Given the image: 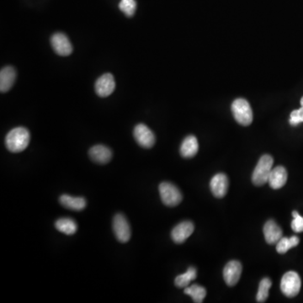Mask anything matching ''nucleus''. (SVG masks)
<instances>
[{
  "label": "nucleus",
  "instance_id": "5701e85b",
  "mask_svg": "<svg viewBox=\"0 0 303 303\" xmlns=\"http://www.w3.org/2000/svg\"><path fill=\"white\" fill-rule=\"evenodd\" d=\"M271 280L269 278H264L261 280L258 290L256 300L258 303H265L269 298V288L271 287Z\"/></svg>",
  "mask_w": 303,
  "mask_h": 303
},
{
  "label": "nucleus",
  "instance_id": "9b49d317",
  "mask_svg": "<svg viewBox=\"0 0 303 303\" xmlns=\"http://www.w3.org/2000/svg\"><path fill=\"white\" fill-rule=\"evenodd\" d=\"M194 229V224L191 222H182L172 230V239L176 243H184L193 233Z\"/></svg>",
  "mask_w": 303,
  "mask_h": 303
},
{
  "label": "nucleus",
  "instance_id": "1a4fd4ad",
  "mask_svg": "<svg viewBox=\"0 0 303 303\" xmlns=\"http://www.w3.org/2000/svg\"><path fill=\"white\" fill-rule=\"evenodd\" d=\"M115 88V81L113 75L106 74L100 76L95 83V91L100 97H107L112 95Z\"/></svg>",
  "mask_w": 303,
  "mask_h": 303
},
{
  "label": "nucleus",
  "instance_id": "4be33fe9",
  "mask_svg": "<svg viewBox=\"0 0 303 303\" xmlns=\"http://www.w3.org/2000/svg\"><path fill=\"white\" fill-rule=\"evenodd\" d=\"M185 293L191 297L194 303H201L206 298V290L199 285H192L185 288Z\"/></svg>",
  "mask_w": 303,
  "mask_h": 303
},
{
  "label": "nucleus",
  "instance_id": "b1692460",
  "mask_svg": "<svg viewBox=\"0 0 303 303\" xmlns=\"http://www.w3.org/2000/svg\"><path fill=\"white\" fill-rule=\"evenodd\" d=\"M119 8L126 16L132 17L137 9V3L135 0H121L119 3Z\"/></svg>",
  "mask_w": 303,
  "mask_h": 303
},
{
  "label": "nucleus",
  "instance_id": "dca6fc26",
  "mask_svg": "<svg viewBox=\"0 0 303 303\" xmlns=\"http://www.w3.org/2000/svg\"><path fill=\"white\" fill-rule=\"evenodd\" d=\"M16 78V71L12 67H5L0 73V90L2 93L11 89Z\"/></svg>",
  "mask_w": 303,
  "mask_h": 303
},
{
  "label": "nucleus",
  "instance_id": "7ed1b4c3",
  "mask_svg": "<svg viewBox=\"0 0 303 303\" xmlns=\"http://www.w3.org/2000/svg\"><path fill=\"white\" fill-rule=\"evenodd\" d=\"M232 112L235 120L242 126H249L253 121V112L249 102L244 99H237L232 104Z\"/></svg>",
  "mask_w": 303,
  "mask_h": 303
},
{
  "label": "nucleus",
  "instance_id": "a211bd4d",
  "mask_svg": "<svg viewBox=\"0 0 303 303\" xmlns=\"http://www.w3.org/2000/svg\"><path fill=\"white\" fill-rule=\"evenodd\" d=\"M199 150L198 141L194 136H188L184 139L180 147V154L186 158L193 157L197 153Z\"/></svg>",
  "mask_w": 303,
  "mask_h": 303
},
{
  "label": "nucleus",
  "instance_id": "20e7f679",
  "mask_svg": "<svg viewBox=\"0 0 303 303\" xmlns=\"http://www.w3.org/2000/svg\"><path fill=\"white\" fill-rule=\"evenodd\" d=\"M302 280L297 272L289 271L283 275L280 282V289L287 298H294L300 292Z\"/></svg>",
  "mask_w": 303,
  "mask_h": 303
},
{
  "label": "nucleus",
  "instance_id": "4468645a",
  "mask_svg": "<svg viewBox=\"0 0 303 303\" xmlns=\"http://www.w3.org/2000/svg\"><path fill=\"white\" fill-rule=\"evenodd\" d=\"M89 157L95 163L106 164L112 158V151L108 147L95 145L89 150Z\"/></svg>",
  "mask_w": 303,
  "mask_h": 303
},
{
  "label": "nucleus",
  "instance_id": "ddd939ff",
  "mask_svg": "<svg viewBox=\"0 0 303 303\" xmlns=\"http://www.w3.org/2000/svg\"><path fill=\"white\" fill-rule=\"evenodd\" d=\"M282 230L275 221L269 220L264 226V235L269 244H276L282 237Z\"/></svg>",
  "mask_w": 303,
  "mask_h": 303
},
{
  "label": "nucleus",
  "instance_id": "39448f33",
  "mask_svg": "<svg viewBox=\"0 0 303 303\" xmlns=\"http://www.w3.org/2000/svg\"><path fill=\"white\" fill-rule=\"evenodd\" d=\"M159 193H160L161 200L165 206H176L181 202L183 199L182 194L177 187L169 183L163 182L159 186Z\"/></svg>",
  "mask_w": 303,
  "mask_h": 303
},
{
  "label": "nucleus",
  "instance_id": "f257e3e1",
  "mask_svg": "<svg viewBox=\"0 0 303 303\" xmlns=\"http://www.w3.org/2000/svg\"><path fill=\"white\" fill-rule=\"evenodd\" d=\"M31 134L25 127H16L7 134L5 138L6 148L12 152H20L28 147Z\"/></svg>",
  "mask_w": 303,
  "mask_h": 303
},
{
  "label": "nucleus",
  "instance_id": "f03ea898",
  "mask_svg": "<svg viewBox=\"0 0 303 303\" xmlns=\"http://www.w3.org/2000/svg\"><path fill=\"white\" fill-rule=\"evenodd\" d=\"M274 159L270 155H264L260 158L252 175V181L255 186H264L269 181V175L273 169Z\"/></svg>",
  "mask_w": 303,
  "mask_h": 303
},
{
  "label": "nucleus",
  "instance_id": "6e6552de",
  "mask_svg": "<svg viewBox=\"0 0 303 303\" xmlns=\"http://www.w3.org/2000/svg\"><path fill=\"white\" fill-rule=\"evenodd\" d=\"M242 274V265L237 261H232L227 264L223 269V277L227 285L234 286L238 282Z\"/></svg>",
  "mask_w": 303,
  "mask_h": 303
},
{
  "label": "nucleus",
  "instance_id": "423d86ee",
  "mask_svg": "<svg viewBox=\"0 0 303 303\" xmlns=\"http://www.w3.org/2000/svg\"><path fill=\"white\" fill-rule=\"evenodd\" d=\"M113 231L115 237L120 243H126L130 240L132 232L128 221L124 215L118 213L113 219Z\"/></svg>",
  "mask_w": 303,
  "mask_h": 303
},
{
  "label": "nucleus",
  "instance_id": "aec40b11",
  "mask_svg": "<svg viewBox=\"0 0 303 303\" xmlns=\"http://www.w3.org/2000/svg\"><path fill=\"white\" fill-rule=\"evenodd\" d=\"M196 269L194 267H189L188 270L182 275H178L175 278V286L179 288H186L189 286V283L192 280H194L196 278Z\"/></svg>",
  "mask_w": 303,
  "mask_h": 303
},
{
  "label": "nucleus",
  "instance_id": "2eb2a0df",
  "mask_svg": "<svg viewBox=\"0 0 303 303\" xmlns=\"http://www.w3.org/2000/svg\"><path fill=\"white\" fill-rule=\"evenodd\" d=\"M287 178L288 175L286 169L283 166H277L272 169L268 182L272 189H280L286 185Z\"/></svg>",
  "mask_w": 303,
  "mask_h": 303
},
{
  "label": "nucleus",
  "instance_id": "f8f14e48",
  "mask_svg": "<svg viewBox=\"0 0 303 303\" xmlns=\"http://www.w3.org/2000/svg\"><path fill=\"white\" fill-rule=\"evenodd\" d=\"M212 194L217 198H223L226 195L228 189V179L224 174H218L212 177L210 182Z\"/></svg>",
  "mask_w": 303,
  "mask_h": 303
},
{
  "label": "nucleus",
  "instance_id": "9d476101",
  "mask_svg": "<svg viewBox=\"0 0 303 303\" xmlns=\"http://www.w3.org/2000/svg\"><path fill=\"white\" fill-rule=\"evenodd\" d=\"M51 43L55 52L60 56L67 57L73 52V46L66 35L56 33L52 36Z\"/></svg>",
  "mask_w": 303,
  "mask_h": 303
},
{
  "label": "nucleus",
  "instance_id": "a878e982",
  "mask_svg": "<svg viewBox=\"0 0 303 303\" xmlns=\"http://www.w3.org/2000/svg\"><path fill=\"white\" fill-rule=\"evenodd\" d=\"M301 122H303V107L293 111L291 114V118H290V124L292 126H298V124H300Z\"/></svg>",
  "mask_w": 303,
  "mask_h": 303
},
{
  "label": "nucleus",
  "instance_id": "393cba45",
  "mask_svg": "<svg viewBox=\"0 0 303 303\" xmlns=\"http://www.w3.org/2000/svg\"><path fill=\"white\" fill-rule=\"evenodd\" d=\"M293 220L292 222V228L295 232H303V218L297 211L292 212Z\"/></svg>",
  "mask_w": 303,
  "mask_h": 303
},
{
  "label": "nucleus",
  "instance_id": "412c9836",
  "mask_svg": "<svg viewBox=\"0 0 303 303\" xmlns=\"http://www.w3.org/2000/svg\"><path fill=\"white\" fill-rule=\"evenodd\" d=\"M300 242L299 237L292 236L291 237H281L279 242L276 243V251L279 254H286L290 249L298 246Z\"/></svg>",
  "mask_w": 303,
  "mask_h": 303
},
{
  "label": "nucleus",
  "instance_id": "0eeeda50",
  "mask_svg": "<svg viewBox=\"0 0 303 303\" xmlns=\"http://www.w3.org/2000/svg\"><path fill=\"white\" fill-rule=\"evenodd\" d=\"M137 143L143 148L151 149L155 143V136L153 132L144 124H138L133 132Z\"/></svg>",
  "mask_w": 303,
  "mask_h": 303
},
{
  "label": "nucleus",
  "instance_id": "6ab92c4d",
  "mask_svg": "<svg viewBox=\"0 0 303 303\" xmlns=\"http://www.w3.org/2000/svg\"><path fill=\"white\" fill-rule=\"evenodd\" d=\"M55 227L59 232L67 235L75 234L77 230V223L72 218H60L55 223Z\"/></svg>",
  "mask_w": 303,
  "mask_h": 303
},
{
  "label": "nucleus",
  "instance_id": "f3484780",
  "mask_svg": "<svg viewBox=\"0 0 303 303\" xmlns=\"http://www.w3.org/2000/svg\"><path fill=\"white\" fill-rule=\"evenodd\" d=\"M61 205L72 211L80 212L86 207V200L83 197H74L69 194H63L59 198Z\"/></svg>",
  "mask_w": 303,
  "mask_h": 303
},
{
  "label": "nucleus",
  "instance_id": "bb28decb",
  "mask_svg": "<svg viewBox=\"0 0 303 303\" xmlns=\"http://www.w3.org/2000/svg\"><path fill=\"white\" fill-rule=\"evenodd\" d=\"M301 106L303 107V97L301 99Z\"/></svg>",
  "mask_w": 303,
  "mask_h": 303
}]
</instances>
